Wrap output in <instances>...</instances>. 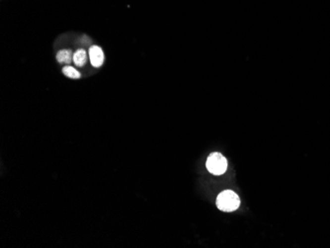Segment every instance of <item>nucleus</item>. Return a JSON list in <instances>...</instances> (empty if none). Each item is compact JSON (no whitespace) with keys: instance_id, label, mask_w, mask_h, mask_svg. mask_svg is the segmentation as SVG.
Here are the masks:
<instances>
[{"instance_id":"1","label":"nucleus","mask_w":330,"mask_h":248,"mask_svg":"<svg viewBox=\"0 0 330 248\" xmlns=\"http://www.w3.org/2000/svg\"><path fill=\"white\" fill-rule=\"evenodd\" d=\"M239 205V197L233 191L225 190L218 196L217 206L222 212H233L238 209Z\"/></svg>"},{"instance_id":"2","label":"nucleus","mask_w":330,"mask_h":248,"mask_svg":"<svg viewBox=\"0 0 330 248\" xmlns=\"http://www.w3.org/2000/svg\"><path fill=\"white\" fill-rule=\"evenodd\" d=\"M207 169L214 175H221L227 169V160L220 152H214L209 155L206 163Z\"/></svg>"},{"instance_id":"3","label":"nucleus","mask_w":330,"mask_h":248,"mask_svg":"<svg viewBox=\"0 0 330 248\" xmlns=\"http://www.w3.org/2000/svg\"><path fill=\"white\" fill-rule=\"evenodd\" d=\"M89 57H90L91 64L94 67L102 66V64L104 62V52L100 47L92 46L89 49Z\"/></svg>"},{"instance_id":"4","label":"nucleus","mask_w":330,"mask_h":248,"mask_svg":"<svg viewBox=\"0 0 330 248\" xmlns=\"http://www.w3.org/2000/svg\"><path fill=\"white\" fill-rule=\"evenodd\" d=\"M56 60L59 63L70 64L73 60V53L70 50H61L56 54Z\"/></svg>"},{"instance_id":"5","label":"nucleus","mask_w":330,"mask_h":248,"mask_svg":"<svg viewBox=\"0 0 330 248\" xmlns=\"http://www.w3.org/2000/svg\"><path fill=\"white\" fill-rule=\"evenodd\" d=\"M86 61H87V53L85 50L80 49L73 53V62L75 63L76 66L81 67L84 64H86Z\"/></svg>"},{"instance_id":"6","label":"nucleus","mask_w":330,"mask_h":248,"mask_svg":"<svg viewBox=\"0 0 330 248\" xmlns=\"http://www.w3.org/2000/svg\"><path fill=\"white\" fill-rule=\"evenodd\" d=\"M62 72L64 75H66L67 77L69 78H72V79H78L80 78V73L72 66L70 65H66L62 68Z\"/></svg>"}]
</instances>
